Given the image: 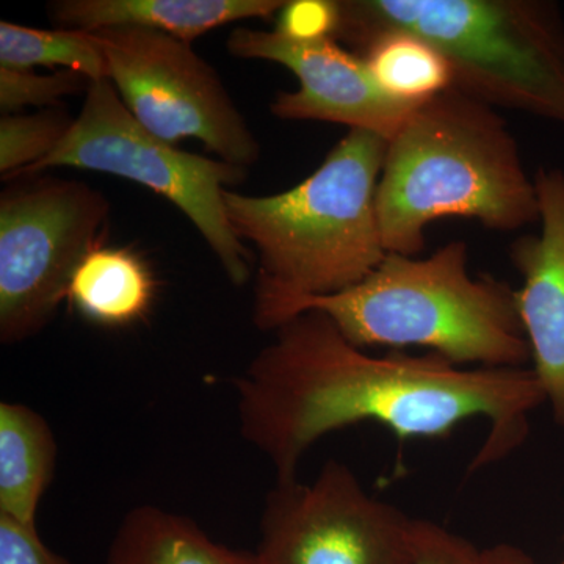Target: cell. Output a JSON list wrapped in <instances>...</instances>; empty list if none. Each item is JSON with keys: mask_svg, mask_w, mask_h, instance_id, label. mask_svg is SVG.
Instances as JSON below:
<instances>
[{"mask_svg": "<svg viewBox=\"0 0 564 564\" xmlns=\"http://www.w3.org/2000/svg\"><path fill=\"white\" fill-rule=\"evenodd\" d=\"M240 434L274 469L299 478L307 451L332 432L372 422L403 440H444L474 419L489 434L470 470L521 447L529 417L545 403L532 369H464L443 356H372L321 311L274 329L272 343L234 381Z\"/></svg>", "mask_w": 564, "mask_h": 564, "instance_id": "cell-1", "label": "cell"}, {"mask_svg": "<svg viewBox=\"0 0 564 564\" xmlns=\"http://www.w3.org/2000/svg\"><path fill=\"white\" fill-rule=\"evenodd\" d=\"M388 141L348 131L322 165L276 195L226 191L225 209L240 242L258 252L252 321L280 328L293 307L347 291L384 261L377 188Z\"/></svg>", "mask_w": 564, "mask_h": 564, "instance_id": "cell-2", "label": "cell"}, {"mask_svg": "<svg viewBox=\"0 0 564 564\" xmlns=\"http://www.w3.org/2000/svg\"><path fill=\"white\" fill-rule=\"evenodd\" d=\"M377 214L386 251L411 258L443 218L500 232L540 221L536 185L507 122L454 87L421 104L388 141Z\"/></svg>", "mask_w": 564, "mask_h": 564, "instance_id": "cell-3", "label": "cell"}, {"mask_svg": "<svg viewBox=\"0 0 564 564\" xmlns=\"http://www.w3.org/2000/svg\"><path fill=\"white\" fill-rule=\"evenodd\" d=\"M328 315L356 347H422L455 366L525 369L532 362L514 289L467 270V245L445 243L429 258L386 256L366 280L333 295L303 300Z\"/></svg>", "mask_w": 564, "mask_h": 564, "instance_id": "cell-4", "label": "cell"}, {"mask_svg": "<svg viewBox=\"0 0 564 564\" xmlns=\"http://www.w3.org/2000/svg\"><path fill=\"white\" fill-rule=\"evenodd\" d=\"M337 10L334 40L352 54L381 33H414L451 63L456 90L564 128V20L556 3L337 0Z\"/></svg>", "mask_w": 564, "mask_h": 564, "instance_id": "cell-5", "label": "cell"}, {"mask_svg": "<svg viewBox=\"0 0 564 564\" xmlns=\"http://www.w3.org/2000/svg\"><path fill=\"white\" fill-rule=\"evenodd\" d=\"M58 166L113 174L151 188L193 223L234 285L250 281L251 250L234 234L223 198L247 180V169L159 139L135 120L109 79L91 82L65 140L14 180Z\"/></svg>", "mask_w": 564, "mask_h": 564, "instance_id": "cell-6", "label": "cell"}, {"mask_svg": "<svg viewBox=\"0 0 564 564\" xmlns=\"http://www.w3.org/2000/svg\"><path fill=\"white\" fill-rule=\"evenodd\" d=\"M14 180L0 196V340L24 343L68 300L110 218L102 192L58 177Z\"/></svg>", "mask_w": 564, "mask_h": 564, "instance_id": "cell-7", "label": "cell"}, {"mask_svg": "<svg viewBox=\"0 0 564 564\" xmlns=\"http://www.w3.org/2000/svg\"><path fill=\"white\" fill-rule=\"evenodd\" d=\"M106 55L109 80L135 120L159 139H198L220 161L254 165L261 144L217 70L185 43L137 28L90 32Z\"/></svg>", "mask_w": 564, "mask_h": 564, "instance_id": "cell-8", "label": "cell"}, {"mask_svg": "<svg viewBox=\"0 0 564 564\" xmlns=\"http://www.w3.org/2000/svg\"><path fill=\"white\" fill-rule=\"evenodd\" d=\"M414 521L329 459L311 484L274 485L254 554L259 564H413Z\"/></svg>", "mask_w": 564, "mask_h": 564, "instance_id": "cell-9", "label": "cell"}, {"mask_svg": "<svg viewBox=\"0 0 564 564\" xmlns=\"http://www.w3.org/2000/svg\"><path fill=\"white\" fill-rule=\"evenodd\" d=\"M226 50L236 58L278 63L300 82L270 104L285 121H323L392 140L419 106L397 101L373 79L359 55L334 39L300 41L278 31L240 28L229 33Z\"/></svg>", "mask_w": 564, "mask_h": 564, "instance_id": "cell-10", "label": "cell"}, {"mask_svg": "<svg viewBox=\"0 0 564 564\" xmlns=\"http://www.w3.org/2000/svg\"><path fill=\"white\" fill-rule=\"evenodd\" d=\"M533 180L541 229L511 247V262L522 278L514 300L534 377L555 422L564 425V172L540 169Z\"/></svg>", "mask_w": 564, "mask_h": 564, "instance_id": "cell-11", "label": "cell"}, {"mask_svg": "<svg viewBox=\"0 0 564 564\" xmlns=\"http://www.w3.org/2000/svg\"><path fill=\"white\" fill-rule=\"evenodd\" d=\"M288 0H54L47 17L61 29L98 32L137 28L185 43L231 22L273 18Z\"/></svg>", "mask_w": 564, "mask_h": 564, "instance_id": "cell-12", "label": "cell"}, {"mask_svg": "<svg viewBox=\"0 0 564 564\" xmlns=\"http://www.w3.org/2000/svg\"><path fill=\"white\" fill-rule=\"evenodd\" d=\"M106 564H259L254 552L217 543L187 516L152 505L122 518Z\"/></svg>", "mask_w": 564, "mask_h": 564, "instance_id": "cell-13", "label": "cell"}, {"mask_svg": "<svg viewBox=\"0 0 564 564\" xmlns=\"http://www.w3.org/2000/svg\"><path fill=\"white\" fill-rule=\"evenodd\" d=\"M57 463L50 423L21 403H0V514L36 525Z\"/></svg>", "mask_w": 564, "mask_h": 564, "instance_id": "cell-14", "label": "cell"}, {"mask_svg": "<svg viewBox=\"0 0 564 564\" xmlns=\"http://www.w3.org/2000/svg\"><path fill=\"white\" fill-rule=\"evenodd\" d=\"M155 299L147 262L129 248L98 247L70 280L68 300L87 321L120 328L143 321Z\"/></svg>", "mask_w": 564, "mask_h": 564, "instance_id": "cell-15", "label": "cell"}, {"mask_svg": "<svg viewBox=\"0 0 564 564\" xmlns=\"http://www.w3.org/2000/svg\"><path fill=\"white\" fill-rule=\"evenodd\" d=\"M358 55L377 84L397 101L419 106L454 87L451 63L433 44L414 33H381Z\"/></svg>", "mask_w": 564, "mask_h": 564, "instance_id": "cell-16", "label": "cell"}, {"mask_svg": "<svg viewBox=\"0 0 564 564\" xmlns=\"http://www.w3.org/2000/svg\"><path fill=\"white\" fill-rule=\"evenodd\" d=\"M0 66L33 69L35 66H63L91 80L109 79L106 55L90 32L68 29L25 28L0 22Z\"/></svg>", "mask_w": 564, "mask_h": 564, "instance_id": "cell-17", "label": "cell"}, {"mask_svg": "<svg viewBox=\"0 0 564 564\" xmlns=\"http://www.w3.org/2000/svg\"><path fill=\"white\" fill-rule=\"evenodd\" d=\"M76 118L65 110L3 115L0 120V173L13 181L25 170L50 158L65 140Z\"/></svg>", "mask_w": 564, "mask_h": 564, "instance_id": "cell-18", "label": "cell"}, {"mask_svg": "<svg viewBox=\"0 0 564 564\" xmlns=\"http://www.w3.org/2000/svg\"><path fill=\"white\" fill-rule=\"evenodd\" d=\"M90 77L73 69L36 74L33 69L0 66V109L3 113H20L25 107L54 109L66 96L87 93Z\"/></svg>", "mask_w": 564, "mask_h": 564, "instance_id": "cell-19", "label": "cell"}, {"mask_svg": "<svg viewBox=\"0 0 564 564\" xmlns=\"http://www.w3.org/2000/svg\"><path fill=\"white\" fill-rule=\"evenodd\" d=\"M480 549L436 522L415 519L413 564H478Z\"/></svg>", "mask_w": 564, "mask_h": 564, "instance_id": "cell-20", "label": "cell"}, {"mask_svg": "<svg viewBox=\"0 0 564 564\" xmlns=\"http://www.w3.org/2000/svg\"><path fill=\"white\" fill-rule=\"evenodd\" d=\"M339 24L337 0H288L278 13L276 29L300 41L334 39Z\"/></svg>", "mask_w": 564, "mask_h": 564, "instance_id": "cell-21", "label": "cell"}, {"mask_svg": "<svg viewBox=\"0 0 564 564\" xmlns=\"http://www.w3.org/2000/svg\"><path fill=\"white\" fill-rule=\"evenodd\" d=\"M0 564H73L41 540L36 525L0 514Z\"/></svg>", "mask_w": 564, "mask_h": 564, "instance_id": "cell-22", "label": "cell"}, {"mask_svg": "<svg viewBox=\"0 0 564 564\" xmlns=\"http://www.w3.org/2000/svg\"><path fill=\"white\" fill-rule=\"evenodd\" d=\"M478 564H538L532 556L513 544H496L481 549Z\"/></svg>", "mask_w": 564, "mask_h": 564, "instance_id": "cell-23", "label": "cell"}, {"mask_svg": "<svg viewBox=\"0 0 564 564\" xmlns=\"http://www.w3.org/2000/svg\"><path fill=\"white\" fill-rule=\"evenodd\" d=\"M560 564H564V558H563V562H562V563H560Z\"/></svg>", "mask_w": 564, "mask_h": 564, "instance_id": "cell-24", "label": "cell"}]
</instances>
